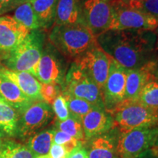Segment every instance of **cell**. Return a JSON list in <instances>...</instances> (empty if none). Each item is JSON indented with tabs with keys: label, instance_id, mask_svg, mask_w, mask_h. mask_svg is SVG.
<instances>
[{
	"label": "cell",
	"instance_id": "obj_1",
	"mask_svg": "<svg viewBox=\"0 0 158 158\" xmlns=\"http://www.w3.org/2000/svg\"><path fill=\"white\" fill-rule=\"evenodd\" d=\"M105 52L127 70L137 69L153 59L156 35L141 29L108 30L96 37Z\"/></svg>",
	"mask_w": 158,
	"mask_h": 158
},
{
	"label": "cell",
	"instance_id": "obj_2",
	"mask_svg": "<svg viewBox=\"0 0 158 158\" xmlns=\"http://www.w3.org/2000/svg\"><path fill=\"white\" fill-rule=\"evenodd\" d=\"M48 42L68 59L80 56L97 43L96 37L84 23L55 25L48 35Z\"/></svg>",
	"mask_w": 158,
	"mask_h": 158
},
{
	"label": "cell",
	"instance_id": "obj_3",
	"mask_svg": "<svg viewBox=\"0 0 158 158\" xmlns=\"http://www.w3.org/2000/svg\"><path fill=\"white\" fill-rule=\"evenodd\" d=\"M45 44V34L43 29L31 31L1 64L9 70L29 73L35 77Z\"/></svg>",
	"mask_w": 158,
	"mask_h": 158
},
{
	"label": "cell",
	"instance_id": "obj_4",
	"mask_svg": "<svg viewBox=\"0 0 158 158\" xmlns=\"http://www.w3.org/2000/svg\"><path fill=\"white\" fill-rule=\"evenodd\" d=\"M114 127L119 133H125L140 127H158V113L140 103L138 100H124L109 112Z\"/></svg>",
	"mask_w": 158,
	"mask_h": 158
},
{
	"label": "cell",
	"instance_id": "obj_5",
	"mask_svg": "<svg viewBox=\"0 0 158 158\" xmlns=\"http://www.w3.org/2000/svg\"><path fill=\"white\" fill-rule=\"evenodd\" d=\"M62 94L82 99L95 107L105 109L102 89L73 62L67 72Z\"/></svg>",
	"mask_w": 158,
	"mask_h": 158
},
{
	"label": "cell",
	"instance_id": "obj_6",
	"mask_svg": "<svg viewBox=\"0 0 158 158\" xmlns=\"http://www.w3.org/2000/svg\"><path fill=\"white\" fill-rule=\"evenodd\" d=\"M158 135V127H140L125 133L118 131L117 151L120 158H141L152 148Z\"/></svg>",
	"mask_w": 158,
	"mask_h": 158
},
{
	"label": "cell",
	"instance_id": "obj_7",
	"mask_svg": "<svg viewBox=\"0 0 158 158\" xmlns=\"http://www.w3.org/2000/svg\"><path fill=\"white\" fill-rule=\"evenodd\" d=\"M157 27V18L130 7L123 0H113V20L109 30L141 29L154 31Z\"/></svg>",
	"mask_w": 158,
	"mask_h": 158
},
{
	"label": "cell",
	"instance_id": "obj_8",
	"mask_svg": "<svg viewBox=\"0 0 158 158\" xmlns=\"http://www.w3.org/2000/svg\"><path fill=\"white\" fill-rule=\"evenodd\" d=\"M54 115L51 105L43 100L34 102L20 114L15 138L27 141L46 127L53 120Z\"/></svg>",
	"mask_w": 158,
	"mask_h": 158
},
{
	"label": "cell",
	"instance_id": "obj_9",
	"mask_svg": "<svg viewBox=\"0 0 158 158\" xmlns=\"http://www.w3.org/2000/svg\"><path fill=\"white\" fill-rule=\"evenodd\" d=\"M68 72L66 57L49 42L45 43L35 77L41 84H64Z\"/></svg>",
	"mask_w": 158,
	"mask_h": 158
},
{
	"label": "cell",
	"instance_id": "obj_10",
	"mask_svg": "<svg viewBox=\"0 0 158 158\" xmlns=\"http://www.w3.org/2000/svg\"><path fill=\"white\" fill-rule=\"evenodd\" d=\"M110 59L97 43L76 57L73 62L102 89L109 73Z\"/></svg>",
	"mask_w": 158,
	"mask_h": 158
},
{
	"label": "cell",
	"instance_id": "obj_11",
	"mask_svg": "<svg viewBox=\"0 0 158 158\" xmlns=\"http://www.w3.org/2000/svg\"><path fill=\"white\" fill-rule=\"evenodd\" d=\"M113 20V0H85L82 23L95 37L109 30Z\"/></svg>",
	"mask_w": 158,
	"mask_h": 158
},
{
	"label": "cell",
	"instance_id": "obj_12",
	"mask_svg": "<svg viewBox=\"0 0 158 158\" xmlns=\"http://www.w3.org/2000/svg\"><path fill=\"white\" fill-rule=\"evenodd\" d=\"M127 69L111 58L108 76L102 88L105 109L110 112L124 100Z\"/></svg>",
	"mask_w": 158,
	"mask_h": 158
},
{
	"label": "cell",
	"instance_id": "obj_13",
	"mask_svg": "<svg viewBox=\"0 0 158 158\" xmlns=\"http://www.w3.org/2000/svg\"><path fill=\"white\" fill-rule=\"evenodd\" d=\"M30 31L12 16H0V64L19 46Z\"/></svg>",
	"mask_w": 158,
	"mask_h": 158
},
{
	"label": "cell",
	"instance_id": "obj_14",
	"mask_svg": "<svg viewBox=\"0 0 158 158\" xmlns=\"http://www.w3.org/2000/svg\"><path fill=\"white\" fill-rule=\"evenodd\" d=\"M157 65V61L153 59L137 69H127L124 100L135 101L138 100L144 86L149 82L155 80Z\"/></svg>",
	"mask_w": 158,
	"mask_h": 158
},
{
	"label": "cell",
	"instance_id": "obj_15",
	"mask_svg": "<svg viewBox=\"0 0 158 158\" xmlns=\"http://www.w3.org/2000/svg\"><path fill=\"white\" fill-rule=\"evenodd\" d=\"M85 141L108 133L114 127V119L106 109L95 107L81 120Z\"/></svg>",
	"mask_w": 158,
	"mask_h": 158
},
{
	"label": "cell",
	"instance_id": "obj_16",
	"mask_svg": "<svg viewBox=\"0 0 158 158\" xmlns=\"http://www.w3.org/2000/svg\"><path fill=\"white\" fill-rule=\"evenodd\" d=\"M118 130L114 127L88 141L89 158H120L117 151Z\"/></svg>",
	"mask_w": 158,
	"mask_h": 158
},
{
	"label": "cell",
	"instance_id": "obj_17",
	"mask_svg": "<svg viewBox=\"0 0 158 158\" xmlns=\"http://www.w3.org/2000/svg\"><path fill=\"white\" fill-rule=\"evenodd\" d=\"M0 75L8 78L34 102L41 101V83L29 73L9 70L0 64Z\"/></svg>",
	"mask_w": 158,
	"mask_h": 158
},
{
	"label": "cell",
	"instance_id": "obj_18",
	"mask_svg": "<svg viewBox=\"0 0 158 158\" xmlns=\"http://www.w3.org/2000/svg\"><path fill=\"white\" fill-rule=\"evenodd\" d=\"M0 98L19 110L20 114L34 102L33 100L23 93L22 91L18 87L17 85L1 75H0Z\"/></svg>",
	"mask_w": 158,
	"mask_h": 158
},
{
	"label": "cell",
	"instance_id": "obj_19",
	"mask_svg": "<svg viewBox=\"0 0 158 158\" xmlns=\"http://www.w3.org/2000/svg\"><path fill=\"white\" fill-rule=\"evenodd\" d=\"M83 0H59L54 26L83 23Z\"/></svg>",
	"mask_w": 158,
	"mask_h": 158
},
{
	"label": "cell",
	"instance_id": "obj_20",
	"mask_svg": "<svg viewBox=\"0 0 158 158\" xmlns=\"http://www.w3.org/2000/svg\"><path fill=\"white\" fill-rule=\"evenodd\" d=\"M58 1L32 0L30 2L40 29L48 30L54 25Z\"/></svg>",
	"mask_w": 158,
	"mask_h": 158
},
{
	"label": "cell",
	"instance_id": "obj_21",
	"mask_svg": "<svg viewBox=\"0 0 158 158\" xmlns=\"http://www.w3.org/2000/svg\"><path fill=\"white\" fill-rule=\"evenodd\" d=\"M19 110L0 98V136L5 139L15 138Z\"/></svg>",
	"mask_w": 158,
	"mask_h": 158
},
{
	"label": "cell",
	"instance_id": "obj_22",
	"mask_svg": "<svg viewBox=\"0 0 158 158\" xmlns=\"http://www.w3.org/2000/svg\"><path fill=\"white\" fill-rule=\"evenodd\" d=\"M55 128L45 129L32 135L27 141V147L35 157L48 155L53 144Z\"/></svg>",
	"mask_w": 158,
	"mask_h": 158
},
{
	"label": "cell",
	"instance_id": "obj_23",
	"mask_svg": "<svg viewBox=\"0 0 158 158\" xmlns=\"http://www.w3.org/2000/svg\"><path fill=\"white\" fill-rule=\"evenodd\" d=\"M14 10L13 18L18 23L23 25L29 31L40 29L38 21L30 2H27L19 5Z\"/></svg>",
	"mask_w": 158,
	"mask_h": 158
},
{
	"label": "cell",
	"instance_id": "obj_24",
	"mask_svg": "<svg viewBox=\"0 0 158 158\" xmlns=\"http://www.w3.org/2000/svg\"><path fill=\"white\" fill-rule=\"evenodd\" d=\"M26 145L11 140L5 139L0 158H35Z\"/></svg>",
	"mask_w": 158,
	"mask_h": 158
},
{
	"label": "cell",
	"instance_id": "obj_25",
	"mask_svg": "<svg viewBox=\"0 0 158 158\" xmlns=\"http://www.w3.org/2000/svg\"><path fill=\"white\" fill-rule=\"evenodd\" d=\"M138 101L149 109L158 113V81L148 83L140 92Z\"/></svg>",
	"mask_w": 158,
	"mask_h": 158
},
{
	"label": "cell",
	"instance_id": "obj_26",
	"mask_svg": "<svg viewBox=\"0 0 158 158\" xmlns=\"http://www.w3.org/2000/svg\"><path fill=\"white\" fill-rule=\"evenodd\" d=\"M63 95L66 99L70 116L77 118L81 122L89 112L95 108V106H94L93 105L82 99L74 98L68 94H63Z\"/></svg>",
	"mask_w": 158,
	"mask_h": 158
},
{
	"label": "cell",
	"instance_id": "obj_27",
	"mask_svg": "<svg viewBox=\"0 0 158 158\" xmlns=\"http://www.w3.org/2000/svg\"><path fill=\"white\" fill-rule=\"evenodd\" d=\"M55 128L68 133V135L73 136L78 141L84 142V143L85 142L81 122L73 116H70L68 119L62 122L56 120Z\"/></svg>",
	"mask_w": 158,
	"mask_h": 158
},
{
	"label": "cell",
	"instance_id": "obj_28",
	"mask_svg": "<svg viewBox=\"0 0 158 158\" xmlns=\"http://www.w3.org/2000/svg\"><path fill=\"white\" fill-rule=\"evenodd\" d=\"M53 143L58 144V145L65 147L70 153L72 152L76 148L79 147V146L84 144V142L78 141L73 136L68 135V133L57 130L56 128H55Z\"/></svg>",
	"mask_w": 158,
	"mask_h": 158
},
{
	"label": "cell",
	"instance_id": "obj_29",
	"mask_svg": "<svg viewBox=\"0 0 158 158\" xmlns=\"http://www.w3.org/2000/svg\"><path fill=\"white\" fill-rule=\"evenodd\" d=\"M123 1L130 7L140 10L158 19V0H142L141 2Z\"/></svg>",
	"mask_w": 158,
	"mask_h": 158
},
{
	"label": "cell",
	"instance_id": "obj_30",
	"mask_svg": "<svg viewBox=\"0 0 158 158\" xmlns=\"http://www.w3.org/2000/svg\"><path fill=\"white\" fill-rule=\"evenodd\" d=\"M62 94V86L56 84H41L40 95L43 101L52 105L57 97Z\"/></svg>",
	"mask_w": 158,
	"mask_h": 158
},
{
	"label": "cell",
	"instance_id": "obj_31",
	"mask_svg": "<svg viewBox=\"0 0 158 158\" xmlns=\"http://www.w3.org/2000/svg\"><path fill=\"white\" fill-rule=\"evenodd\" d=\"M51 108L55 116H56V120L58 121H64L70 117V112L68 110L66 99L62 94H60L55 99Z\"/></svg>",
	"mask_w": 158,
	"mask_h": 158
},
{
	"label": "cell",
	"instance_id": "obj_32",
	"mask_svg": "<svg viewBox=\"0 0 158 158\" xmlns=\"http://www.w3.org/2000/svg\"><path fill=\"white\" fill-rule=\"evenodd\" d=\"M23 4V0H0V16L11 12Z\"/></svg>",
	"mask_w": 158,
	"mask_h": 158
},
{
	"label": "cell",
	"instance_id": "obj_33",
	"mask_svg": "<svg viewBox=\"0 0 158 158\" xmlns=\"http://www.w3.org/2000/svg\"><path fill=\"white\" fill-rule=\"evenodd\" d=\"M70 154L65 147L53 143L48 155L51 158H68Z\"/></svg>",
	"mask_w": 158,
	"mask_h": 158
},
{
	"label": "cell",
	"instance_id": "obj_34",
	"mask_svg": "<svg viewBox=\"0 0 158 158\" xmlns=\"http://www.w3.org/2000/svg\"><path fill=\"white\" fill-rule=\"evenodd\" d=\"M68 158H89L87 150L84 147V144H82L76 148Z\"/></svg>",
	"mask_w": 158,
	"mask_h": 158
},
{
	"label": "cell",
	"instance_id": "obj_35",
	"mask_svg": "<svg viewBox=\"0 0 158 158\" xmlns=\"http://www.w3.org/2000/svg\"><path fill=\"white\" fill-rule=\"evenodd\" d=\"M150 153H151V155H152L153 157H158V135L157 139H156L155 144H154L152 148L150 149Z\"/></svg>",
	"mask_w": 158,
	"mask_h": 158
},
{
	"label": "cell",
	"instance_id": "obj_36",
	"mask_svg": "<svg viewBox=\"0 0 158 158\" xmlns=\"http://www.w3.org/2000/svg\"><path fill=\"white\" fill-rule=\"evenodd\" d=\"M156 43H155V50L156 51H158V27L157 29H156Z\"/></svg>",
	"mask_w": 158,
	"mask_h": 158
},
{
	"label": "cell",
	"instance_id": "obj_37",
	"mask_svg": "<svg viewBox=\"0 0 158 158\" xmlns=\"http://www.w3.org/2000/svg\"><path fill=\"white\" fill-rule=\"evenodd\" d=\"M4 141H5V138H2L1 136H0V156H1L2 151V148H3V143H4Z\"/></svg>",
	"mask_w": 158,
	"mask_h": 158
},
{
	"label": "cell",
	"instance_id": "obj_38",
	"mask_svg": "<svg viewBox=\"0 0 158 158\" xmlns=\"http://www.w3.org/2000/svg\"><path fill=\"white\" fill-rule=\"evenodd\" d=\"M35 158H51L49 157L48 155H40V156H37Z\"/></svg>",
	"mask_w": 158,
	"mask_h": 158
},
{
	"label": "cell",
	"instance_id": "obj_39",
	"mask_svg": "<svg viewBox=\"0 0 158 158\" xmlns=\"http://www.w3.org/2000/svg\"><path fill=\"white\" fill-rule=\"evenodd\" d=\"M155 80L158 81V65H157V70H156V73H155Z\"/></svg>",
	"mask_w": 158,
	"mask_h": 158
},
{
	"label": "cell",
	"instance_id": "obj_40",
	"mask_svg": "<svg viewBox=\"0 0 158 158\" xmlns=\"http://www.w3.org/2000/svg\"><path fill=\"white\" fill-rule=\"evenodd\" d=\"M125 1L127 2H141L142 0H125Z\"/></svg>",
	"mask_w": 158,
	"mask_h": 158
},
{
	"label": "cell",
	"instance_id": "obj_41",
	"mask_svg": "<svg viewBox=\"0 0 158 158\" xmlns=\"http://www.w3.org/2000/svg\"><path fill=\"white\" fill-rule=\"evenodd\" d=\"M31 1H32V0H23V3L27 2H31Z\"/></svg>",
	"mask_w": 158,
	"mask_h": 158
},
{
	"label": "cell",
	"instance_id": "obj_42",
	"mask_svg": "<svg viewBox=\"0 0 158 158\" xmlns=\"http://www.w3.org/2000/svg\"><path fill=\"white\" fill-rule=\"evenodd\" d=\"M152 157H153V158H158V157H153V156H152Z\"/></svg>",
	"mask_w": 158,
	"mask_h": 158
},
{
	"label": "cell",
	"instance_id": "obj_43",
	"mask_svg": "<svg viewBox=\"0 0 158 158\" xmlns=\"http://www.w3.org/2000/svg\"><path fill=\"white\" fill-rule=\"evenodd\" d=\"M146 156V155H145ZM145 156H143V157H141V158H144V157H145Z\"/></svg>",
	"mask_w": 158,
	"mask_h": 158
}]
</instances>
